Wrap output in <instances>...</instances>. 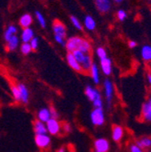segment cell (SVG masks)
Here are the masks:
<instances>
[{
	"label": "cell",
	"mask_w": 151,
	"mask_h": 152,
	"mask_svg": "<svg viewBox=\"0 0 151 152\" xmlns=\"http://www.w3.org/2000/svg\"><path fill=\"white\" fill-rule=\"evenodd\" d=\"M65 48L68 53H72L73 51L79 50L86 53H90L92 50L90 42L85 39V38L78 35H74L67 38Z\"/></svg>",
	"instance_id": "obj_1"
},
{
	"label": "cell",
	"mask_w": 151,
	"mask_h": 152,
	"mask_svg": "<svg viewBox=\"0 0 151 152\" xmlns=\"http://www.w3.org/2000/svg\"><path fill=\"white\" fill-rule=\"evenodd\" d=\"M53 39L59 45L65 47L67 40V29L65 25L60 20H54L52 25Z\"/></svg>",
	"instance_id": "obj_2"
},
{
	"label": "cell",
	"mask_w": 151,
	"mask_h": 152,
	"mask_svg": "<svg viewBox=\"0 0 151 152\" xmlns=\"http://www.w3.org/2000/svg\"><path fill=\"white\" fill-rule=\"evenodd\" d=\"M84 94L86 98L92 103L93 108H103V98L101 91L96 87L88 84L84 89Z\"/></svg>",
	"instance_id": "obj_3"
},
{
	"label": "cell",
	"mask_w": 151,
	"mask_h": 152,
	"mask_svg": "<svg viewBox=\"0 0 151 152\" xmlns=\"http://www.w3.org/2000/svg\"><path fill=\"white\" fill-rule=\"evenodd\" d=\"M71 53L75 58V60H76L78 62V64H80V66L82 70V72L88 73L92 64H93V59H92L91 53H86L81 52L79 50L73 51Z\"/></svg>",
	"instance_id": "obj_4"
},
{
	"label": "cell",
	"mask_w": 151,
	"mask_h": 152,
	"mask_svg": "<svg viewBox=\"0 0 151 152\" xmlns=\"http://www.w3.org/2000/svg\"><path fill=\"white\" fill-rule=\"evenodd\" d=\"M105 112L103 108H94L90 113V121L95 127H101L105 123Z\"/></svg>",
	"instance_id": "obj_5"
},
{
	"label": "cell",
	"mask_w": 151,
	"mask_h": 152,
	"mask_svg": "<svg viewBox=\"0 0 151 152\" xmlns=\"http://www.w3.org/2000/svg\"><path fill=\"white\" fill-rule=\"evenodd\" d=\"M102 88H103V96L105 102L108 105H110L114 97V84L112 81L109 79H105L102 82Z\"/></svg>",
	"instance_id": "obj_6"
},
{
	"label": "cell",
	"mask_w": 151,
	"mask_h": 152,
	"mask_svg": "<svg viewBox=\"0 0 151 152\" xmlns=\"http://www.w3.org/2000/svg\"><path fill=\"white\" fill-rule=\"evenodd\" d=\"M45 126H46L47 133H48L49 135H52V136L58 135L59 133L62 131V124L58 121V119L51 118L45 123Z\"/></svg>",
	"instance_id": "obj_7"
},
{
	"label": "cell",
	"mask_w": 151,
	"mask_h": 152,
	"mask_svg": "<svg viewBox=\"0 0 151 152\" xmlns=\"http://www.w3.org/2000/svg\"><path fill=\"white\" fill-rule=\"evenodd\" d=\"M112 0H94V6L97 11L102 15H107L111 11Z\"/></svg>",
	"instance_id": "obj_8"
},
{
	"label": "cell",
	"mask_w": 151,
	"mask_h": 152,
	"mask_svg": "<svg viewBox=\"0 0 151 152\" xmlns=\"http://www.w3.org/2000/svg\"><path fill=\"white\" fill-rule=\"evenodd\" d=\"M109 148L110 144L106 138H98L93 141L94 152H109Z\"/></svg>",
	"instance_id": "obj_9"
},
{
	"label": "cell",
	"mask_w": 151,
	"mask_h": 152,
	"mask_svg": "<svg viewBox=\"0 0 151 152\" xmlns=\"http://www.w3.org/2000/svg\"><path fill=\"white\" fill-rule=\"evenodd\" d=\"M52 142L51 137L48 133L46 134L34 135V143L40 149H46L50 147Z\"/></svg>",
	"instance_id": "obj_10"
},
{
	"label": "cell",
	"mask_w": 151,
	"mask_h": 152,
	"mask_svg": "<svg viewBox=\"0 0 151 152\" xmlns=\"http://www.w3.org/2000/svg\"><path fill=\"white\" fill-rule=\"evenodd\" d=\"M99 68H100L101 72H102L103 75H105V76L111 75L112 70H113V64H112L111 59L109 56L100 60V67Z\"/></svg>",
	"instance_id": "obj_11"
},
{
	"label": "cell",
	"mask_w": 151,
	"mask_h": 152,
	"mask_svg": "<svg viewBox=\"0 0 151 152\" xmlns=\"http://www.w3.org/2000/svg\"><path fill=\"white\" fill-rule=\"evenodd\" d=\"M142 119L147 122H151V94L145 101L141 108Z\"/></svg>",
	"instance_id": "obj_12"
},
{
	"label": "cell",
	"mask_w": 151,
	"mask_h": 152,
	"mask_svg": "<svg viewBox=\"0 0 151 152\" xmlns=\"http://www.w3.org/2000/svg\"><path fill=\"white\" fill-rule=\"evenodd\" d=\"M18 90H19V94H20V102L23 104H27L30 100V92L27 88V86L23 83H19L16 84Z\"/></svg>",
	"instance_id": "obj_13"
},
{
	"label": "cell",
	"mask_w": 151,
	"mask_h": 152,
	"mask_svg": "<svg viewBox=\"0 0 151 152\" xmlns=\"http://www.w3.org/2000/svg\"><path fill=\"white\" fill-rule=\"evenodd\" d=\"M88 73L90 74V78H91L94 84L99 85L101 83V70L96 64H94V63L92 64Z\"/></svg>",
	"instance_id": "obj_14"
},
{
	"label": "cell",
	"mask_w": 151,
	"mask_h": 152,
	"mask_svg": "<svg viewBox=\"0 0 151 152\" xmlns=\"http://www.w3.org/2000/svg\"><path fill=\"white\" fill-rule=\"evenodd\" d=\"M20 38L19 35H14L10 37L8 40H7L6 43V49L7 52H15L20 45Z\"/></svg>",
	"instance_id": "obj_15"
},
{
	"label": "cell",
	"mask_w": 151,
	"mask_h": 152,
	"mask_svg": "<svg viewBox=\"0 0 151 152\" xmlns=\"http://www.w3.org/2000/svg\"><path fill=\"white\" fill-rule=\"evenodd\" d=\"M51 118H52V116H51L50 108L43 107V108L39 109L36 112V120L41 122L46 123Z\"/></svg>",
	"instance_id": "obj_16"
},
{
	"label": "cell",
	"mask_w": 151,
	"mask_h": 152,
	"mask_svg": "<svg viewBox=\"0 0 151 152\" xmlns=\"http://www.w3.org/2000/svg\"><path fill=\"white\" fill-rule=\"evenodd\" d=\"M65 60L67 64L70 66L71 69H72L74 72H79V73H82V70L80 66V64H78V62L75 60V58L73 57L71 53H67L66 56H65Z\"/></svg>",
	"instance_id": "obj_17"
},
{
	"label": "cell",
	"mask_w": 151,
	"mask_h": 152,
	"mask_svg": "<svg viewBox=\"0 0 151 152\" xmlns=\"http://www.w3.org/2000/svg\"><path fill=\"white\" fill-rule=\"evenodd\" d=\"M124 137V129L120 125H114L111 129V138L115 142H120Z\"/></svg>",
	"instance_id": "obj_18"
},
{
	"label": "cell",
	"mask_w": 151,
	"mask_h": 152,
	"mask_svg": "<svg viewBox=\"0 0 151 152\" xmlns=\"http://www.w3.org/2000/svg\"><path fill=\"white\" fill-rule=\"evenodd\" d=\"M34 31L32 27H27V28H23L21 33H20V35H19V38H20V41L22 43H29L32 38L34 37Z\"/></svg>",
	"instance_id": "obj_19"
},
{
	"label": "cell",
	"mask_w": 151,
	"mask_h": 152,
	"mask_svg": "<svg viewBox=\"0 0 151 152\" xmlns=\"http://www.w3.org/2000/svg\"><path fill=\"white\" fill-rule=\"evenodd\" d=\"M82 26L87 31L93 32V31H95V29L97 27V23L95 21V19H94L91 15H85V17L83 19Z\"/></svg>",
	"instance_id": "obj_20"
},
{
	"label": "cell",
	"mask_w": 151,
	"mask_h": 152,
	"mask_svg": "<svg viewBox=\"0 0 151 152\" xmlns=\"http://www.w3.org/2000/svg\"><path fill=\"white\" fill-rule=\"evenodd\" d=\"M33 22H34V18L32 15H30L29 13H26L20 16L18 24H19V26L22 28H27V27H31Z\"/></svg>",
	"instance_id": "obj_21"
},
{
	"label": "cell",
	"mask_w": 151,
	"mask_h": 152,
	"mask_svg": "<svg viewBox=\"0 0 151 152\" xmlns=\"http://www.w3.org/2000/svg\"><path fill=\"white\" fill-rule=\"evenodd\" d=\"M17 34H18V27L15 25H13V24L8 25L6 27L5 31H4V34H3V37H4L5 42L7 40H8L10 37H12L14 35H16Z\"/></svg>",
	"instance_id": "obj_22"
},
{
	"label": "cell",
	"mask_w": 151,
	"mask_h": 152,
	"mask_svg": "<svg viewBox=\"0 0 151 152\" xmlns=\"http://www.w3.org/2000/svg\"><path fill=\"white\" fill-rule=\"evenodd\" d=\"M34 135H40V134H46L47 133V129H46V126L45 123L41 122L39 121H34Z\"/></svg>",
	"instance_id": "obj_23"
},
{
	"label": "cell",
	"mask_w": 151,
	"mask_h": 152,
	"mask_svg": "<svg viewBox=\"0 0 151 152\" xmlns=\"http://www.w3.org/2000/svg\"><path fill=\"white\" fill-rule=\"evenodd\" d=\"M140 56L144 62H151V45H143L140 49Z\"/></svg>",
	"instance_id": "obj_24"
},
{
	"label": "cell",
	"mask_w": 151,
	"mask_h": 152,
	"mask_svg": "<svg viewBox=\"0 0 151 152\" xmlns=\"http://www.w3.org/2000/svg\"><path fill=\"white\" fill-rule=\"evenodd\" d=\"M136 144L140 147L143 150H148L151 148V138L150 137H142L136 141Z\"/></svg>",
	"instance_id": "obj_25"
},
{
	"label": "cell",
	"mask_w": 151,
	"mask_h": 152,
	"mask_svg": "<svg viewBox=\"0 0 151 152\" xmlns=\"http://www.w3.org/2000/svg\"><path fill=\"white\" fill-rule=\"evenodd\" d=\"M34 15H35V19H36V21L37 23H38V25L42 27V28H46V19L44 17V15H43V13H41L40 11H35L34 12Z\"/></svg>",
	"instance_id": "obj_26"
},
{
	"label": "cell",
	"mask_w": 151,
	"mask_h": 152,
	"mask_svg": "<svg viewBox=\"0 0 151 152\" xmlns=\"http://www.w3.org/2000/svg\"><path fill=\"white\" fill-rule=\"evenodd\" d=\"M70 21H71L72 26L76 30H78V31H82L83 30L82 23L80 21V19L78 17H76L75 15H71L70 16Z\"/></svg>",
	"instance_id": "obj_27"
},
{
	"label": "cell",
	"mask_w": 151,
	"mask_h": 152,
	"mask_svg": "<svg viewBox=\"0 0 151 152\" xmlns=\"http://www.w3.org/2000/svg\"><path fill=\"white\" fill-rule=\"evenodd\" d=\"M95 54H96V56L99 58V60L103 59V58H105V57L108 56V53H107L106 49L104 47H102V46H98L95 49Z\"/></svg>",
	"instance_id": "obj_28"
},
{
	"label": "cell",
	"mask_w": 151,
	"mask_h": 152,
	"mask_svg": "<svg viewBox=\"0 0 151 152\" xmlns=\"http://www.w3.org/2000/svg\"><path fill=\"white\" fill-rule=\"evenodd\" d=\"M19 48H20V52L22 54L24 55H28L31 53L32 52V48L29 45V43H22L20 45H19Z\"/></svg>",
	"instance_id": "obj_29"
},
{
	"label": "cell",
	"mask_w": 151,
	"mask_h": 152,
	"mask_svg": "<svg viewBox=\"0 0 151 152\" xmlns=\"http://www.w3.org/2000/svg\"><path fill=\"white\" fill-rule=\"evenodd\" d=\"M11 94H12V97L14 98V100L16 102H20V94H19V90H18L16 84L13 85L11 87Z\"/></svg>",
	"instance_id": "obj_30"
},
{
	"label": "cell",
	"mask_w": 151,
	"mask_h": 152,
	"mask_svg": "<svg viewBox=\"0 0 151 152\" xmlns=\"http://www.w3.org/2000/svg\"><path fill=\"white\" fill-rule=\"evenodd\" d=\"M29 45L32 48V51H36L37 49L39 48V45H40V41L39 38L37 36H34L32 38V40L29 42Z\"/></svg>",
	"instance_id": "obj_31"
},
{
	"label": "cell",
	"mask_w": 151,
	"mask_h": 152,
	"mask_svg": "<svg viewBox=\"0 0 151 152\" xmlns=\"http://www.w3.org/2000/svg\"><path fill=\"white\" fill-rule=\"evenodd\" d=\"M127 17H128V14L124 9H119L117 11V18L119 19V21L123 22L126 20Z\"/></svg>",
	"instance_id": "obj_32"
},
{
	"label": "cell",
	"mask_w": 151,
	"mask_h": 152,
	"mask_svg": "<svg viewBox=\"0 0 151 152\" xmlns=\"http://www.w3.org/2000/svg\"><path fill=\"white\" fill-rule=\"evenodd\" d=\"M128 150H129V152H145V150H143L136 143H131V144H129Z\"/></svg>",
	"instance_id": "obj_33"
},
{
	"label": "cell",
	"mask_w": 151,
	"mask_h": 152,
	"mask_svg": "<svg viewBox=\"0 0 151 152\" xmlns=\"http://www.w3.org/2000/svg\"><path fill=\"white\" fill-rule=\"evenodd\" d=\"M62 131H63L64 133H66V134H68V133H70L71 131V127L69 123L67 122H64L62 124Z\"/></svg>",
	"instance_id": "obj_34"
},
{
	"label": "cell",
	"mask_w": 151,
	"mask_h": 152,
	"mask_svg": "<svg viewBox=\"0 0 151 152\" xmlns=\"http://www.w3.org/2000/svg\"><path fill=\"white\" fill-rule=\"evenodd\" d=\"M50 111H51V116L53 119H58L59 118V112L57 111V110L54 109L53 107L50 108Z\"/></svg>",
	"instance_id": "obj_35"
},
{
	"label": "cell",
	"mask_w": 151,
	"mask_h": 152,
	"mask_svg": "<svg viewBox=\"0 0 151 152\" xmlns=\"http://www.w3.org/2000/svg\"><path fill=\"white\" fill-rule=\"evenodd\" d=\"M128 45V47L130 49H134V48H136L138 46V43L136 41H134V40H129Z\"/></svg>",
	"instance_id": "obj_36"
},
{
	"label": "cell",
	"mask_w": 151,
	"mask_h": 152,
	"mask_svg": "<svg viewBox=\"0 0 151 152\" xmlns=\"http://www.w3.org/2000/svg\"><path fill=\"white\" fill-rule=\"evenodd\" d=\"M147 83L151 86V72H149L147 73Z\"/></svg>",
	"instance_id": "obj_37"
},
{
	"label": "cell",
	"mask_w": 151,
	"mask_h": 152,
	"mask_svg": "<svg viewBox=\"0 0 151 152\" xmlns=\"http://www.w3.org/2000/svg\"><path fill=\"white\" fill-rule=\"evenodd\" d=\"M56 152H68V150L65 147H61L56 150Z\"/></svg>",
	"instance_id": "obj_38"
},
{
	"label": "cell",
	"mask_w": 151,
	"mask_h": 152,
	"mask_svg": "<svg viewBox=\"0 0 151 152\" xmlns=\"http://www.w3.org/2000/svg\"><path fill=\"white\" fill-rule=\"evenodd\" d=\"M112 2H114L117 5H120V4H122L123 2H125V0H112Z\"/></svg>",
	"instance_id": "obj_39"
},
{
	"label": "cell",
	"mask_w": 151,
	"mask_h": 152,
	"mask_svg": "<svg viewBox=\"0 0 151 152\" xmlns=\"http://www.w3.org/2000/svg\"><path fill=\"white\" fill-rule=\"evenodd\" d=\"M68 152H74V150H72V149H71V150H69Z\"/></svg>",
	"instance_id": "obj_40"
},
{
	"label": "cell",
	"mask_w": 151,
	"mask_h": 152,
	"mask_svg": "<svg viewBox=\"0 0 151 152\" xmlns=\"http://www.w3.org/2000/svg\"><path fill=\"white\" fill-rule=\"evenodd\" d=\"M147 152H151V150H148V151H147Z\"/></svg>",
	"instance_id": "obj_41"
},
{
	"label": "cell",
	"mask_w": 151,
	"mask_h": 152,
	"mask_svg": "<svg viewBox=\"0 0 151 152\" xmlns=\"http://www.w3.org/2000/svg\"><path fill=\"white\" fill-rule=\"evenodd\" d=\"M90 152H94V151H93V150H92V151H90Z\"/></svg>",
	"instance_id": "obj_42"
}]
</instances>
